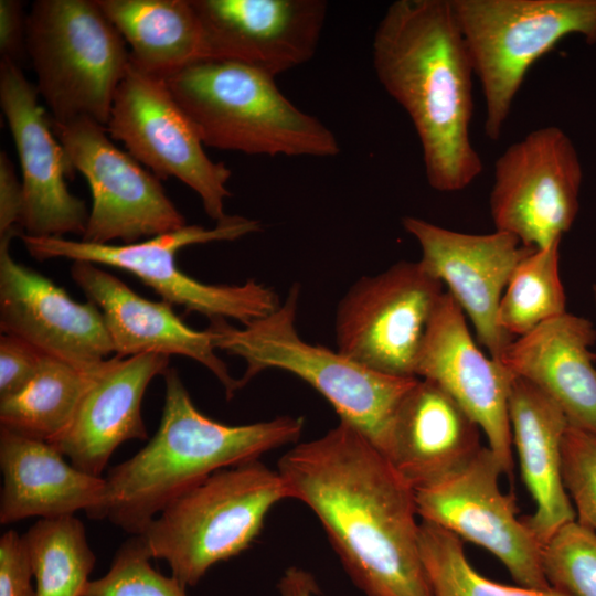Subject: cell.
<instances>
[{"label":"cell","mask_w":596,"mask_h":596,"mask_svg":"<svg viewBox=\"0 0 596 596\" xmlns=\"http://www.w3.org/2000/svg\"><path fill=\"white\" fill-rule=\"evenodd\" d=\"M502 467L489 447L451 476L415 490L421 521L443 528L494 555L518 585L550 588L542 545L517 517L513 494L500 490Z\"/></svg>","instance_id":"cell-14"},{"label":"cell","mask_w":596,"mask_h":596,"mask_svg":"<svg viewBox=\"0 0 596 596\" xmlns=\"http://www.w3.org/2000/svg\"><path fill=\"white\" fill-rule=\"evenodd\" d=\"M129 46L130 62L167 79L204 60V36L191 0H97Z\"/></svg>","instance_id":"cell-26"},{"label":"cell","mask_w":596,"mask_h":596,"mask_svg":"<svg viewBox=\"0 0 596 596\" xmlns=\"http://www.w3.org/2000/svg\"><path fill=\"white\" fill-rule=\"evenodd\" d=\"M204 60L249 65L275 77L316 53L327 17L322 0H191Z\"/></svg>","instance_id":"cell-19"},{"label":"cell","mask_w":596,"mask_h":596,"mask_svg":"<svg viewBox=\"0 0 596 596\" xmlns=\"http://www.w3.org/2000/svg\"><path fill=\"white\" fill-rule=\"evenodd\" d=\"M36 596H82L95 566L83 522L75 515L40 519L23 534Z\"/></svg>","instance_id":"cell-28"},{"label":"cell","mask_w":596,"mask_h":596,"mask_svg":"<svg viewBox=\"0 0 596 596\" xmlns=\"http://www.w3.org/2000/svg\"><path fill=\"white\" fill-rule=\"evenodd\" d=\"M582 182L578 152L562 128L530 131L496 160L489 199L496 230L536 249L561 242L576 219Z\"/></svg>","instance_id":"cell-12"},{"label":"cell","mask_w":596,"mask_h":596,"mask_svg":"<svg viewBox=\"0 0 596 596\" xmlns=\"http://www.w3.org/2000/svg\"><path fill=\"white\" fill-rule=\"evenodd\" d=\"M419 545L432 596H568L553 587L510 586L487 578L468 561L462 540L432 523L421 521Z\"/></svg>","instance_id":"cell-30"},{"label":"cell","mask_w":596,"mask_h":596,"mask_svg":"<svg viewBox=\"0 0 596 596\" xmlns=\"http://www.w3.org/2000/svg\"><path fill=\"white\" fill-rule=\"evenodd\" d=\"M593 297H594L595 307H596V285L593 286Z\"/></svg>","instance_id":"cell-39"},{"label":"cell","mask_w":596,"mask_h":596,"mask_svg":"<svg viewBox=\"0 0 596 596\" xmlns=\"http://www.w3.org/2000/svg\"><path fill=\"white\" fill-rule=\"evenodd\" d=\"M36 89L57 123L108 121L128 46L97 0H36L26 19Z\"/></svg>","instance_id":"cell-7"},{"label":"cell","mask_w":596,"mask_h":596,"mask_svg":"<svg viewBox=\"0 0 596 596\" xmlns=\"http://www.w3.org/2000/svg\"><path fill=\"white\" fill-rule=\"evenodd\" d=\"M111 139L158 179L175 178L201 199L205 213L220 222L232 171L209 158L195 127L172 96L164 79L131 62L120 81L105 125Z\"/></svg>","instance_id":"cell-10"},{"label":"cell","mask_w":596,"mask_h":596,"mask_svg":"<svg viewBox=\"0 0 596 596\" xmlns=\"http://www.w3.org/2000/svg\"><path fill=\"white\" fill-rule=\"evenodd\" d=\"M14 227L0 235V328L45 355L89 369L114 353L103 316L92 301L77 302L50 278L10 253Z\"/></svg>","instance_id":"cell-18"},{"label":"cell","mask_w":596,"mask_h":596,"mask_svg":"<svg viewBox=\"0 0 596 596\" xmlns=\"http://www.w3.org/2000/svg\"><path fill=\"white\" fill-rule=\"evenodd\" d=\"M44 354L26 341L1 333L0 400L21 392L36 374Z\"/></svg>","instance_id":"cell-34"},{"label":"cell","mask_w":596,"mask_h":596,"mask_svg":"<svg viewBox=\"0 0 596 596\" xmlns=\"http://www.w3.org/2000/svg\"><path fill=\"white\" fill-rule=\"evenodd\" d=\"M141 535H131L117 550L110 568L89 581L82 596H188L174 576H164L151 564Z\"/></svg>","instance_id":"cell-32"},{"label":"cell","mask_w":596,"mask_h":596,"mask_svg":"<svg viewBox=\"0 0 596 596\" xmlns=\"http://www.w3.org/2000/svg\"><path fill=\"white\" fill-rule=\"evenodd\" d=\"M163 376L157 433L136 455L109 469L100 501L86 512L131 535L141 534L172 500L213 472L296 441L305 425L302 417L292 416L222 424L195 407L174 369L168 368Z\"/></svg>","instance_id":"cell-3"},{"label":"cell","mask_w":596,"mask_h":596,"mask_svg":"<svg viewBox=\"0 0 596 596\" xmlns=\"http://www.w3.org/2000/svg\"><path fill=\"white\" fill-rule=\"evenodd\" d=\"M278 596H316L319 593L315 576L298 566L288 567L277 584Z\"/></svg>","instance_id":"cell-38"},{"label":"cell","mask_w":596,"mask_h":596,"mask_svg":"<svg viewBox=\"0 0 596 596\" xmlns=\"http://www.w3.org/2000/svg\"><path fill=\"white\" fill-rule=\"evenodd\" d=\"M277 470L365 596H432L415 489L358 428L340 419L285 453Z\"/></svg>","instance_id":"cell-1"},{"label":"cell","mask_w":596,"mask_h":596,"mask_svg":"<svg viewBox=\"0 0 596 596\" xmlns=\"http://www.w3.org/2000/svg\"><path fill=\"white\" fill-rule=\"evenodd\" d=\"M20 0L0 1L1 58L18 63L26 55V19Z\"/></svg>","instance_id":"cell-36"},{"label":"cell","mask_w":596,"mask_h":596,"mask_svg":"<svg viewBox=\"0 0 596 596\" xmlns=\"http://www.w3.org/2000/svg\"><path fill=\"white\" fill-rule=\"evenodd\" d=\"M595 341L588 319L565 312L513 339L499 361L549 395L570 426L596 435Z\"/></svg>","instance_id":"cell-23"},{"label":"cell","mask_w":596,"mask_h":596,"mask_svg":"<svg viewBox=\"0 0 596 596\" xmlns=\"http://www.w3.org/2000/svg\"><path fill=\"white\" fill-rule=\"evenodd\" d=\"M52 127L75 172L91 189L92 209L82 241L130 244L187 225L161 180L116 147L104 125L77 118L52 120Z\"/></svg>","instance_id":"cell-13"},{"label":"cell","mask_w":596,"mask_h":596,"mask_svg":"<svg viewBox=\"0 0 596 596\" xmlns=\"http://www.w3.org/2000/svg\"><path fill=\"white\" fill-rule=\"evenodd\" d=\"M290 499L278 472L259 459L220 469L172 500L141 534L152 558L195 586L216 563L246 549L269 511Z\"/></svg>","instance_id":"cell-6"},{"label":"cell","mask_w":596,"mask_h":596,"mask_svg":"<svg viewBox=\"0 0 596 596\" xmlns=\"http://www.w3.org/2000/svg\"><path fill=\"white\" fill-rule=\"evenodd\" d=\"M23 206L22 181H19L7 152L0 153V235L20 226Z\"/></svg>","instance_id":"cell-37"},{"label":"cell","mask_w":596,"mask_h":596,"mask_svg":"<svg viewBox=\"0 0 596 596\" xmlns=\"http://www.w3.org/2000/svg\"><path fill=\"white\" fill-rule=\"evenodd\" d=\"M169 358L139 354L105 360L71 425L52 445L77 469L102 477L119 445L148 438L142 397L150 381L166 372Z\"/></svg>","instance_id":"cell-22"},{"label":"cell","mask_w":596,"mask_h":596,"mask_svg":"<svg viewBox=\"0 0 596 596\" xmlns=\"http://www.w3.org/2000/svg\"><path fill=\"white\" fill-rule=\"evenodd\" d=\"M298 300L295 285L275 311L243 328L213 320L207 330L215 349L245 361L242 386L268 369L304 380L333 406L341 421L358 428L382 453L394 412L418 377L383 374L338 350L305 341L295 326Z\"/></svg>","instance_id":"cell-5"},{"label":"cell","mask_w":596,"mask_h":596,"mask_svg":"<svg viewBox=\"0 0 596 596\" xmlns=\"http://www.w3.org/2000/svg\"><path fill=\"white\" fill-rule=\"evenodd\" d=\"M560 244L533 249L512 272L498 310L499 326L511 337L524 336L566 312Z\"/></svg>","instance_id":"cell-29"},{"label":"cell","mask_w":596,"mask_h":596,"mask_svg":"<svg viewBox=\"0 0 596 596\" xmlns=\"http://www.w3.org/2000/svg\"><path fill=\"white\" fill-rule=\"evenodd\" d=\"M259 230L260 224L256 220L227 215L210 228L185 225L130 244H95L24 233L19 236L30 255L39 260L66 258L115 267L138 277L171 306H181L187 311L199 312L212 320L234 319L244 326L279 307L275 291L254 279L242 285L202 283L177 266L175 255L189 245L234 241Z\"/></svg>","instance_id":"cell-9"},{"label":"cell","mask_w":596,"mask_h":596,"mask_svg":"<svg viewBox=\"0 0 596 596\" xmlns=\"http://www.w3.org/2000/svg\"><path fill=\"white\" fill-rule=\"evenodd\" d=\"M274 78L238 62L201 60L164 81L206 147L270 157L337 156L332 130L287 99Z\"/></svg>","instance_id":"cell-4"},{"label":"cell","mask_w":596,"mask_h":596,"mask_svg":"<svg viewBox=\"0 0 596 596\" xmlns=\"http://www.w3.org/2000/svg\"><path fill=\"white\" fill-rule=\"evenodd\" d=\"M416 376L434 382L478 424L503 473L512 476L509 395L514 375L476 345L466 316L444 292L428 323L416 360Z\"/></svg>","instance_id":"cell-17"},{"label":"cell","mask_w":596,"mask_h":596,"mask_svg":"<svg viewBox=\"0 0 596 596\" xmlns=\"http://www.w3.org/2000/svg\"><path fill=\"white\" fill-rule=\"evenodd\" d=\"M498 140L530 67L570 35L596 44V0H450Z\"/></svg>","instance_id":"cell-8"},{"label":"cell","mask_w":596,"mask_h":596,"mask_svg":"<svg viewBox=\"0 0 596 596\" xmlns=\"http://www.w3.org/2000/svg\"><path fill=\"white\" fill-rule=\"evenodd\" d=\"M376 77L409 116L428 184L440 192L467 188L482 171L471 142L470 55L450 0H396L372 41Z\"/></svg>","instance_id":"cell-2"},{"label":"cell","mask_w":596,"mask_h":596,"mask_svg":"<svg viewBox=\"0 0 596 596\" xmlns=\"http://www.w3.org/2000/svg\"><path fill=\"white\" fill-rule=\"evenodd\" d=\"M104 362L84 369L44 354L31 382L0 400V426L53 444L71 425Z\"/></svg>","instance_id":"cell-27"},{"label":"cell","mask_w":596,"mask_h":596,"mask_svg":"<svg viewBox=\"0 0 596 596\" xmlns=\"http://www.w3.org/2000/svg\"><path fill=\"white\" fill-rule=\"evenodd\" d=\"M562 475L576 521L596 533V435L567 427L562 445Z\"/></svg>","instance_id":"cell-33"},{"label":"cell","mask_w":596,"mask_h":596,"mask_svg":"<svg viewBox=\"0 0 596 596\" xmlns=\"http://www.w3.org/2000/svg\"><path fill=\"white\" fill-rule=\"evenodd\" d=\"M508 407L522 479L535 503L534 512L522 520L543 545L560 528L576 520L562 475V445L570 424L549 395L518 376Z\"/></svg>","instance_id":"cell-24"},{"label":"cell","mask_w":596,"mask_h":596,"mask_svg":"<svg viewBox=\"0 0 596 596\" xmlns=\"http://www.w3.org/2000/svg\"><path fill=\"white\" fill-rule=\"evenodd\" d=\"M480 432L448 393L418 377L394 412L382 454L417 490L469 464L483 447Z\"/></svg>","instance_id":"cell-21"},{"label":"cell","mask_w":596,"mask_h":596,"mask_svg":"<svg viewBox=\"0 0 596 596\" xmlns=\"http://www.w3.org/2000/svg\"><path fill=\"white\" fill-rule=\"evenodd\" d=\"M402 225L421 247V265L448 287L472 322L478 340L499 361L514 339L499 326V305L512 272L535 248L497 230L468 234L416 216H404Z\"/></svg>","instance_id":"cell-16"},{"label":"cell","mask_w":596,"mask_h":596,"mask_svg":"<svg viewBox=\"0 0 596 596\" xmlns=\"http://www.w3.org/2000/svg\"><path fill=\"white\" fill-rule=\"evenodd\" d=\"M71 273L87 299L99 309L116 356L183 355L210 370L227 398L243 387L216 355L212 333L188 327L170 304L143 298L96 264L74 262Z\"/></svg>","instance_id":"cell-20"},{"label":"cell","mask_w":596,"mask_h":596,"mask_svg":"<svg viewBox=\"0 0 596 596\" xmlns=\"http://www.w3.org/2000/svg\"><path fill=\"white\" fill-rule=\"evenodd\" d=\"M549 585L568 596H596V533L576 520L542 545Z\"/></svg>","instance_id":"cell-31"},{"label":"cell","mask_w":596,"mask_h":596,"mask_svg":"<svg viewBox=\"0 0 596 596\" xmlns=\"http://www.w3.org/2000/svg\"><path fill=\"white\" fill-rule=\"evenodd\" d=\"M443 286L419 262L401 260L362 277L338 306L337 350L373 371L417 377V355Z\"/></svg>","instance_id":"cell-11"},{"label":"cell","mask_w":596,"mask_h":596,"mask_svg":"<svg viewBox=\"0 0 596 596\" xmlns=\"http://www.w3.org/2000/svg\"><path fill=\"white\" fill-rule=\"evenodd\" d=\"M33 567L23 535L9 530L0 538V596H36Z\"/></svg>","instance_id":"cell-35"},{"label":"cell","mask_w":596,"mask_h":596,"mask_svg":"<svg viewBox=\"0 0 596 596\" xmlns=\"http://www.w3.org/2000/svg\"><path fill=\"white\" fill-rule=\"evenodd\" d=\"M52 444L0 426V523L88 512L102 499L105 478L86 473Z\"/></svg>","instance_id":"cell-25"},{"label":"cell","mask_w":596,"mask_h":596,"mask_svg":"<svg viewBox=\"0 0 596 596\" xmlns=\"http://www.w3.org/2000/svg\"><path fill=\"white\" fill-rule=\"evenodd\" d=\"M39 97L19 64L0 58V106L22 172L20 227L38 237L83 235L89 213L85 202L68 191L66 179L75 170Z\"/></svg>","instance_id":"cell-15"}]
</instances>
